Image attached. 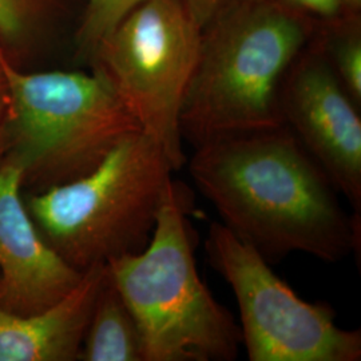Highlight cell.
<instances>
[{
	"instance_id": "cell-12",
	"label": "cell",
	"mask_w": 361,
	"mask_h": 361,
	"mask_svg": "<svg viewBox=\"0 0 361 361\" xmlns=\"http://www.w3.org/2000/svg\"><path fill=\"white\" fill-rule=\"evenodd\" d=\"M336 77L353 102L361 106L360 15H341L328 20L320 35H316Z\"/></svg>"
},
{
	"instance_id": "cell-13",
	"label": "cell",
	"mask_w": 361,
	"mask_h": 361,
	"mask_svg": "<svg viewBox=\"0 0 361 361\" xmlns=\"http://www.w3.org/2000/svg\"><path fill=\"white\" fill-rule=\"evenodd\" d=\"M146 0H87L78 30V44L87 56L128 13Z\"/></svg>"
},
{
	"instance_id": "cell-15",
	"label": "cell",
	"mask_w": 361,
	"mask_h": 361,
	"mask_svg": "<svg viewBox=\"0 0 361 361\" xmlns=\"http://www.w3.org/2000/svg\"><path fill=\"white\" fill-rule=\"evenodd\" d=\"M297 10L308 13L314 19L328 22L343 15L341 0H284Z\"/></svg>"
},
{
	"instance_id": "cell-14",
	"label": "cell",
	"mask_w": 361,
	"mask_h": 361,
	"mask_svg": "<svg viewBox=\"0 0 361 361\" xmlns=\"http://www.w3.org/2000/svg\"><path fill=\"white\" fill-rule=\"evenodd\" d=\"M31 0H0V34L16 38L26 26Z\"/></svg>"
},
{
	"instance_id": "cell-17",
	"label": "cell",
	"mask_w": 361,
	"mask_h": 361,
	"mask_svg": "<svg viewBox=\"0 0 361 361\" xmlns=\"http://www.w3.org/2000/svg\"><path fill=\"white\" fill-rule=\"evenodd\" d=\"M10 119H11V98L6 79L0 71V166L3 165L10 143Z\"/></svg>"
},
{
	"instance_id": "cell-9",
	"label": "cell",
	"mask_w": 361,
	"mask_h": 361,
	"mask_svg": "<svg viewBox=\"0 0 361 361\" xmlns=\"http://www.w3.org/2000/svg\"><path fill=\"white\" fill-rule=\"evenodd\" d=\"M23 171L0 166V307L30 314L67 296L80 281L78 271L39 232L22 200Z\"/></svg>"
},
{
	"instance_id": "cell-11",
	"label": "cell",
	"mask_w": 361,
	"mask_h": 361,
	"mask_svg": "<svg viewBox=\"0 0 361 361\" xmlns=\"http://www.w3.org/2000/svg\"><path fill=\"white\" fill-rule=\"evenodd\" d=\"M79 360L145 361L138 323L109 273L91 313Z\"/></svg>"
},
{
	"instance_id": "cell-1",
	"label": "cell",
	"mask_w": 361,
	"mask_h": 361,
	"mask_svg": "<svg viewBox=\"0 0 361 361\" xmlns=\"http://www.w3.org/2000/svg\"><path fill=\"white\" fill-rule=\"evenodd\" d=\"M186 164L221 224L269 264L292 253L337 262L360 249V214L348 216L286 125L204 143Z\"/></svg>"
},
{
	"instance_id": "cell-5",
	"label": "cell",
	"mask_w": 361,
	"mask_h": 361,
	"mask_svg": "<svg viewBox=\"0 0 361 361\" xmlns=\"http://www.w3.org/2000/svg\"><path fill=\"white\" fill-rule=\"evenodd\" d=\"M0 71L11 98L4 162L39 190L87 174L141 126L97 71L23 73L0 49ZM3 162V164H4Z\"/></svg>"
},
{
	"instance_id": "cell-6",
	"label": "cell",
	"mask_w": 361,
	"mask_h": 361,
	"mask_svg": "<svg viewBox=\"0 0 361 361\" xmlns=\"http://www.w3.org/2000/svg\"><path fill=\"white\" fill-rule=\"evenodd\" d=\"M201 27L186 0H146L92 50V71L168 155L174 170L188 159L180 116L198 56Z\"/></svg>"
},
{
	"instance_id": "cell-7",
	"label": "cell",
	"mask_w": 361,
	"mask_h": 361,
	"mask_svg": "<svg viewBox=\"0 0 361 361\" xmlns=\"http://www.w3.org/2000/svg\"><path fill=\"white\" fill-rule=\"evenodd\" d=\"M205 252L232 288L249 360H360V331L338 326L328 304L297 296L257 250L224 224L210 225Z\"/></svg>"
},
{
	"instance_id": "cell-3",
	"label": "cell",
	"mask_w": 361,
	"mask_h": 361,
	"mask_svg": "<svg viewBox=\"0 0 361 361\" xmlns=\"http://www.w3.org/2000/svg\"><path fill=\"white\" fill-rule=\"evenodd\" d=\"M189 195L173 180L147 245L106 262L140 326L145 361H232L243 345L240 324L197 271Z\"/></svg>"
},
{
	"instance_id": "cell-10",
	"label": "cell",
	"mask_w": 361,
	"mask_h": 361,
	"mask_svg": "<svg viewBox=\"0 0 361 361\" xmlns=\"http://www.w3.org/2000/svg\"><path fill=\"white\" fill-rule=\"evenodd\" d=\"M106 277V264L91 267L67 296L37 313L18 314L0 307V361L79 360Z\"/></svg>"
},
{
	"instance_id": "cell-2",
	"label": "cell",
	"mask_w": 361,
	"mask_h": 361,
	"mask_svg": "<svg viewBox=\"0 0 361 361\" xmlns=\"http://www.w3.org/2000/svg\"><path fill=\"white\" fill-rule=\"evenodd\" d=\"M317 32L308 13L284 0H245L201 30L197 62L180 109L193 149L284 125L280 91L293 61Z\"/></svg>"
},
{
	"instance_id": "cell-4",
	"label": "cell",
	"mask_w": 361,
	"mask_h": 361,
	"mask_svg": "<svg viewBox=\"0 0 361 361\" xmlns=\"http://www.w3.org/2000/svg\"><path fill=\"white\" fill-rule=\"evenodd\" d=\"M174 171L164 149L140 130L87 174L31 195L27 210L61 257L85 271L147 245Z\"/></svg>"
},
{
	"instance_id": "cell-16",
	"label": "cell",
	"mask_w": 361,
	"mask_h": 361,
	"mask_svg": "<svg viewBox=\"0 0 361 361\" xmlns=\"http://www.w3.org/2000/svg\"><path fill=\"white\" fill-rule=\"evenodd\" d=\"M245 0H186L190 13H193L194 19L201 28L207 26L219 13Z\"/></svg>"
},
{
	"instance_id": "cell-8",
	"label": "cell",
	"mask_w": 361,
	"mask_h": 361,
	"mask_svg": "<svg viewBox=\"0 0 361 361\" xmlns=\"http://www.w3.org/2000/svg\"><path fill=\"white\" fill-rule=\"evenodd\" d=\"M280 110L284 125L360 214V107L336 77L316 35L285 74Z\"/></svg>"
},
{
	"instance_id": "cell-18",
	"label": "cell",
	"mask_w": 361,
	"mask_h": 361,
	"mask_svg": "<svg viewBox=\"0 0 361 361\" xmlns=\"http://www.w3.org/2000/svg\"><path fill=\"white\" fill-rule=\"evenodd\" d=\"M343 15L359 16L361 13V0H341Z\"/></svg>"
}]
</instances>
